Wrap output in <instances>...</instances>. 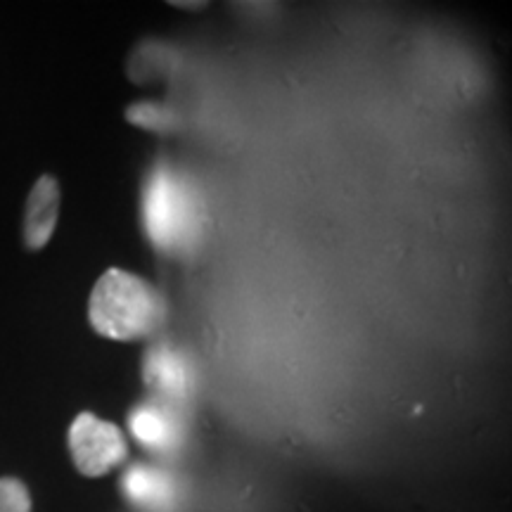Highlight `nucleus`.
Masks as SVG:
<instances>
[{"mask_svg":"<svg viewBox=\"0 0 512 512\" xmlns=\"http://www.w3.org/2000/svg\"><path fill=\"white\" fill-rule=\"evenodd\" d=\"M0 512H31L29 489L19 479H0Z\"/></svg>","mask_w":512,"mask_h":512,"instance_id":"1a4fd4ad","label":"nucleus"},{"mask_svg":"<svg viewBox=\"0 0 512 512\" xmlns=\"http://www.w3.org/2000/svg\"><path fill=\"white\" fill-rule=\"evenodd\" d=\"M147 380H150L159 392L169 396H183L190 389V373L185 368L183 358L171 349H155L147 356L145 363Z\"/></svg>","mask_w":512,"mask_h":512,"instance_id":"0eeeda50","label":"nucleus"},{"mask_svg":"<svg viewBox=\"0 0 512 512\" xmlns=\"http://www.w3.org/2000/svg\"><path fill=\"white\" fill-rule=\"evenodd\" d=\"M171 5H174V8H181V10H185V8H192V10L207 8V3H185V0H176V3H171Z\"/></svg>","mask_w":512,"mask_h":512,"instance_id":"9d476101","label":"nucleus"},{"mask_svg":"<svg viewBox=\"0 0 512 512\" xmlns=\"http://www.w3.org/2000/svg\"><path fill=\"white\" fill-rule=\"evenodd\" d=\"M93 330L117 342H133L162 328L164 297L140 275L110 268L100 275L88 302Z\"/></svg>","mask_w":512,"mask_h":512,"instance_id":"f257e3e1","label":"nucleus"},{"mask_svg":"<svg viewBox=\"0 0 512 512\" xmlns=\"http://www.w3.org/2000/svg\"><path fill=\"white\" fill-rule=\"evenodd\" d=\"M60 216V185L53 176H41L31 188L24 209V245L31 252L43 249L53 238Z\"/></svg>","mask_w":512,"mask_h":512,"instance_id":"20e7f679","label":"nucleus"},{"mask_svg":"<svg viewBox=\"0 0 512 512\" xmlns=\"http://www.w3.org/2000/svg\"><path fill=\"white\" fill-rule=\"evenodd\" d=\"M143 223L159 249L178 252L200 233V204L181 178L157 169L145 185Z\"/></svg>","mask_w":512,"mask_h":512,"instance_id":"f03ea898","label":"nucleus"},{"mask_svg":"<svg viewBox=\"0 0 512 512\" xmlns=\"http://www.w3.org/2000/svg\"><path fill=\"white\" fill-rule=\"evenodd\" d=\"M69 453L81 475L102 477L124 463L128 444L114 422L100 420L93 413H81L69 427Z\"/></svg>","mask_w":512,"mask_h":512,"instance_id":"7ed1b4c3","label":"nucleus"},{"mask_svg":"<svg viewBox=\"0 0 512 512\" xmlns=\"http://www.w3.org/2000/svg\"><path fill=\"white\" fill-rule=\"evenodd\" d=\"M133 437L152 451H166L176 444L178 430L169 413L159 406H138L128 418Z\"/></svg>","mask_w":512,"mask_h":512,"instance_id":"423d86ee","label":"nucleus"},{"mask_svg":"<svg viewBox=\"0 0 512 512\" xmlns=\"http://www.w3.org/2000/svg\"><path fill=\"white\" fill-rule=\"evenodd\" d=\"M121 494L147 510H164L174 503V484L162 470L133 465L121 479Z\"/></svg>","mask_w":512,"mask_h":512,"instance_id":"39448f33","label":"nucleus"},{"mask_svg":"<svg viewBox=\"0 0 512 512\" xmlns=\"http://www.w3.org/2000/svg\"><path fill=\"white\" fill-rule=\"evenodd\" d=\"M128 124L145 128V131L155 133H169L176 128L174 112L166 110V107L157 105V102H133L126 110Z\"/></svg>","mask_w":512,"mask_h":512,"instance_id":"6e6552de","label":"nucleus"}]
</instances>
